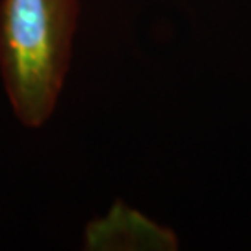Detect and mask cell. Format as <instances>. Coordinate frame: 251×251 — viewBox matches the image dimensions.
Instances as JSON below:
<instances>
[{
    "label": "cell",
    "mask_w": 251,
    "mask_h": 251,
    "mask_svg": "<svg viewBox=\"0 0 251 251\" xmlns=\"http://www.w3.org/2000/svg\"><path fill=\"white\" fill-rule=\"evenodd\" d=\"M78 0H0V76L17 121L45 126L65 86Z\"/></svg>",
    "instance_id": "6da1fadb"
},
{
    "label": "cell",
    "mask_w": 251,
    "mask_h": 251,
    "mask_svg": "<svg viewBox=\"0 0 251 251\" xmlns=\"http://www.w3.org/2000/svg\"><path fill=\"white\" fill-rule=\"evenodd\" d=\"M82 248L93 251H173L179 238L147 214L116 201L106 214L91 220L84 229Z\"/></svg>",
    "instance_id": "7a4b0ae2"
}]
</instances>
